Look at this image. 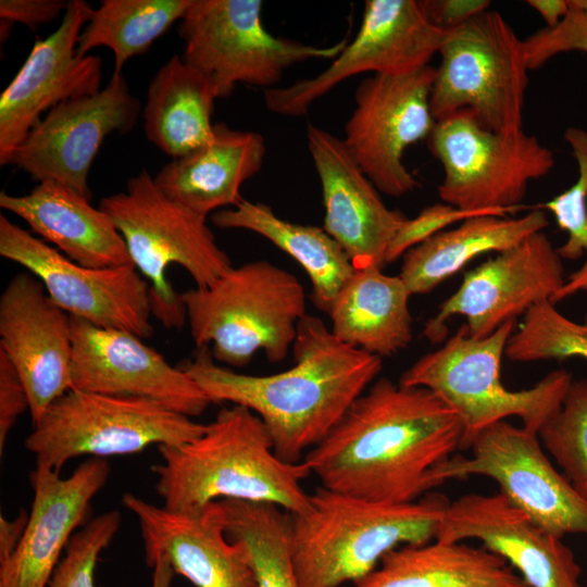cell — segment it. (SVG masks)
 <instances>
[{
	"mask_svg": "<svg viewBox=\"0 0 587 587\" xmlns=\"http://www.w3.org/2000/svg\"><path fill=\"white\" fill-rule=\"evenodd\" d=\"M462 438L458 414L435 392L380 377L303 461L327 489L409 503L438 487L435 473Z\"/></svg>",
	"mask_w": 587,
	"mask_h": 587,
	"instance_id": "1",
	"label": "cell"
},
{
	"mask_svg": "<svg viewBox=\"0 0 587 587\" xmlns=\"http://www.w3.org/2000/svg\"><path fill=\"white\" fill-rule=\"evenodd\" d=\"M294 366L271 375L237 373L199 348L182 369L213 403L248 408L263 422L276 455L299 463L320 445L372 385L382 359L340 341L315 315L298 324Z\"/></svg>",
	"mask_w": 587,
	"mask_h": 587,
	"instance_id": "2",
	"label": "cell"
},
{
	"mask_svg": "<svg viewBox=\"0 0 587 587\" xmlns=\"http://www.w3.org/2000/svg\"><path fill=\"white\" fill-rule=\"evenodd\" d=\"M158 450L162 463L151 469L167 510L196 512L226 499L268 502L292 515L311 508L302 487L309 466L280 460L261 419L243 405L221 409L199 437Z\"/></svg>",
	"mask_w": 587,
	"mask_h": 587,
	"instance_id": "3",
	"label": "cell"
},
{
	"mask_svg": "<svg viewBox=\"0 0 587 587\" xmlns=\"http://www.w3.org/2000/svg\"><path fill=\"white\" fill-rule=\"evenodd\" d=\"M311 508L292 515L291 546L301 587H342L366 577L388 552L435 539L450 503L428 492L401 504L375 502L319 486Z\"/></svg>",
	"mask_w": 587,
	"mask_h": 587,
	"instance_id": "4",
	"label": "cell"
},
{
	"mask_svg": "<svg viewBox=\"0 0 587 587\" xmlns=\"http://www.w3.org/2000/svg\"><path fill=\"white\" fill-rule=\"evenodd\" d=\"M124 238L134 266L149 282L152 315L167 329L187 321L180 294L166 278L171 264L184 267L196 287L212 285L232 267L202 216L165 195L146 168L126 189L103 197L98 205Z\"/></svg>",
	"mask_w": 587,
	"mask_h": 587,
	"instance_id": "5",
	"label": "cell"
},
{
	"mask_svg": "<svg viewBox=\"0 0 587 587\" xmlns=\"http://www.w3.org/2000/svg\"><path fill=\"white\" fill-rule=\"evenodd\" d=\"M516 321L488 337L474 338L461 326L440 348L422 355L399 384L435 392L458 414L463 426L461 450L491 425L516 416L522 427L538 436L560 409L572 382L566 370H554L528 389L510 390L501 382V360Z\"/></svg>",
	"mask_w": 587,
	"mask_h": 587,
	"instance_id": "6",
	"label": "cell"
},
{
	"mask_svg": "<svg viewBox=\"0 0 587 587\" xmlns=\"http://www.w3.org/2000/svg\"><path fill=\"white\" fill-rule=\"evenodd\" d=\"M193 342L216 362L245 366L258 351L283 361L305 313V292L290 272L265 260L233 266L212 285L180 294Z\"/></svg>",
	"mask_w": 587,
	"mask_h": 587,
	"instance_id": "7",
	"label": "cell"
},
{
	"mask_svg": "<svg viewBox=\"0 0 587 587\" xmlns=\"http://www.w3.org/2000/svg\"><path fill=\"white\" fill-rule=\"evenodd\" d=\"M446 32L430 90L434 118L469 110L490 130L523 129L529 83L524 40L489 10Z\"/></svg>",
	"mask_w": 587,
	"mask_h": 587,
	"instance_id": "8",
	"label": "cell"
},
{
	"mask_svg": "<svg viewBox=\"0 0 587 587\" xmlns=\"http://www.w3.org/2000/svg\"><path fill=\"white\" fill-rule=\"evenodd\" d=\"M205 426L151 399L71 389L33 425L25 447L36 464L60 473L82 455L103 459L151 445H182L199 437Z\"/></svg>",
	"mask_w": 587,
	"mask_h": 587,
	"instance_id": "9",
	"label": "cell"
},
{
	"mask_svg": "<svg viewBox=\"0 0 587 587\" xmlns=\"http://www.w3.org/2000/svg\"><path fill=\"white\" fill-rule=\"evenodd\" d=\"M427 147L444 170L442 202L502 216L522 209L528 184L554 166L553 152L536 136L490 130L469 110L436 121Z\"/></svg>",
	"mask_w": 587,
	"mask_h": 587,
	"instance_id": "10",
	"label": "cell"
},
{
	"mask_svg": "<svg viewBox=\"0 0 587 587\" xmlns=\"http://www.w3.org/2000/svg\"><path fill=\"white\" fill-rule=\"evenodd\" d=\"M261 0H192L178 22L183 59L203 74L217 99L237 84L274 88L290 66L314 59L334 60L347 45H304L274 36L262 23Z\"/></svg>",
	"mask_w": 587,
	"mask_h": 587,
	"instance_id": "11",
	"label": "cell"
},
{
	"mask_svg": "<svg viewBox=\"0 0 587 587\" xmlns=\"http://www.w3.org/2000/svg\"><path fill=\"white\" fill-rule=\"evenodd\" d=\"M446 33L428 21L420 0H366L353 40L317 75L264 89L265 107L282 116H302L315 101L352 76L402 75L421 70L439 52Z\"/></svg>",
	"mask_w": 587,
	"mask_h": 587,
	"instance_id": "12",
	"label": "cell"
},
{
	"mask_svg": "<svg viewBox=\"0 0 587 587\" xmlns=\"http://www.w3.org/2000/svg\"><path fill=\"white\" fill-rule=\"evenodd\" d=\"M470 457L453 454L435 473L437 486L472 475L494 479L500 492L547 533L587 535V498L552 465L538 436L505 421L483 430Z\"/></svg>",
	"mask_w": 587,
	"mask_h": 587,
	"instance_id": "13",
	"label": "cell"
},
{
	"mask_svg": "<svg viewBox=\"0 0 587 587\" xmlns=\"http://www.w3.org/2000/svg\"><path fill=\"white\" fill-rule=\"evenodd\" d=\"M435 74L436 67L427 65L402 75H371L355 89L342 140L365 176L387 196L399 198L420 187L403 154L427 140L436 124L429 102Z\"/></svg>",
	"mask_w": 587,
	"mask_h": 587,
	"instance_id": "14",
	"label": "cell"
},
{
	"mask_svg": "<svg viewBox=\"0 0 587 587\" xmlns=\"http://www.w3.org/2000/svg\"><path fill=\"white\" fill-rule=\"evenodd\" d=\"M0 254L38 278L50 300L70 316L140 338L153 335L150 286L134 265L83 266L4 214L0 215Z\"/></svg>",
	"mask_w": 587,
	"mask_h": 587,
	"instance_id": "15",
	"label": "cell"
},
{
	"mask_svg": "<svg viewBox=\"0 0 587 587\" xmlns=\"http://www.w3.org/2000/svg\"><path fill=\"white\" fill-rule=\"evenodd\" d=\"M140 113L121 73L95 93L66 100L46 113L12 151L13 165L40 182L55 180L91 199L88 175L104 139L129 132Z\"/></svg>",
	"mask_w": 587,
	"mask_h": 587,
	"instance_id": "16",
	"label": "cell"
},
{
	"mask_svg": "<svg viewBox=\"0 0 587 587\" xmlns=\"http://www.w3.org/2000/svg\"><path fill=\"white\" fill-rule=\"evenodd\" d=\"M563 275L557 249L544 232L535 233L465 273L460 287L427 321L423 336L432 344L442 341L448 320L462 315L470 336L488 337L534 305L550 301L564 285Z\"/></svg>",
	"mask_w": 587,
	"mask_h": 587,
	"instance_id": "17",
	"label": "cell"
},
{
	"mask_svg": "<svg viewBox=\"0 0 587 587\" xmlns=\"http://www.w3.org/2000/svg\"><path fill=\"white\" fill-rule=\"evenodd\" d=\"M74 390L151 399L188 417L213 403L182 367L133 333L70 316Z\"/></svg>",
	"mask_w": 587,
	"mask_h": 587,
	"instance_id": "18",
	"label": "cell"
},
{
	"mask_svg": "<svg viewBox=\"0 0 587 587\" xmlns=\"http://www.w3.org/2000/svg\"><path fill=\"white\" fill-rule=\"evenodd\" d=\"M93 8L71 0L58 28L37 39L21 68L0 96V164L55 105L101 89L102 60L79 55V35Z\"/></svg>",
	"mask_w": 587,
	"mask_h": 587,
	"instance_id": "19",
	"label": "cell"
},
{
	"mask_svg": "<svg viewBox=\"0 0 587 587\" xmlns=\"http://www.w3.org/2000/svg\"><path fill=\"white\" fill-rule=\"evenodd\" d=\"M0 350L25 385L34 425L71 390L73 342L70 315L29 272L14 275L1 294Z\"/></svg>",
	"mask_w": 587,
	"mask_h": 587,
	"instance_id": "20",
	"label": "cell"
},
{
	"mask_svg": "<svg viewBox=\"0 0 587 587\" xmlns=\"http://www.w3.org/2000/svg\"><path fill=\"white\" fill-rule=\"evenodd\" d=\"M110 471L101 458L82 462L67 477L36 464L27 524L13 553L0 563V587H48L72 537L90 520L92 499Z\"/></svg>",
	"mask_w": 587,
	"mask_h": 587,
	"instance_id": "21",
	"label": "cell"
},
{
	"mask_svg": "<svg viewBox=\"0 0 587 587\" xmlns=\"http://www.w3.org/2000/svg\"><path fill=\"white\" fill-rule=\"evenodd\" d=\"M307 145L322 188L323 228L355 270L382 268L392 239L408 217L384 203L341 138L309 124Z\"/></svg>",
	"mask_w": 587,
	"mask_h": 587,
	"instance_id": "22",
	"label": "cell"
},
{
	"mask_svg": "<svg viewBox=\"0 0 587 587\" xmlns=\"http://www.w3.org/2000/svg\"><path fill=\"white\" fill-rule=\"evenodd\" d=\"M435 539L482 541L516 569L528 587H582L573 551L501 492L466 494L450 502Z\"/></svg>",
	"mask_w": 587,
	"mask_h": 587,
	"instance_id": "23",
	"label": "cell"
},
{
	"mask_svg": "<svg viewBox=\"0 0 587 587\" xmlns=\"http://www.w3.org/2000/svg\"><path fill=\"white\" fill-rule=\"evenodd\" d=\"M123 505L138 520L148 566L163 557L196 587H257L242 546L224 529L218 501L183 513L124 494Z\"/></svg>",
	"mask_w": 587,
	"mask_h": 587,
	"instance_id": "24",
	"label": "cell"
},
{
	"mask_svg": "<svg viewBox=\"0 0 587 587\" xmlns=\"http://www.w3.org/2000/svg\"><path fill=\"white\" fill-rule=\"evenodd\" d=\"M0 208L24 220L42 240L83 266L134 265L110 216L61 183L40 182L21 196L1 191Z\"/></svg>",
	"mask_w": 587,
	"mask_h": 587,
	"instance_id": "25",
	"label": "cell"
},
{
	"mask_svg": "<svg viewBox=\"0 0 587 587\" xmlns=\"http://www.w3.org/2000/svg\"><path fill=\"white\" fill-rule=\"evenodd\" d=\"M265 154L266 145L260 133L215 123L208 143L172 159L153 178L170 198L207 217L243 200L240 188L259 173Z\"/></svg>",
	"mask_w": 587,
	"mask_h": 587,
	"instance_id": "26",
	"label": "cell"
},
{
	"mask_svg": "<svg viewBox=\"0 0 587 587\" xmlns=\"http://www.w3.org/2000/svg\"><path fill=\"white\" fill-rule=\"evenodd\" d=\"M411 296L399 275L379 267L355 270L328 313L330 330L350 347L391 357L412 340Z\"/></svg>",
	"mask_w": 587,
	"mask_h": 587,
	"instance_id": "27",
	"label": "cell"
},
{
	"mask_svg": "<svg viewBox=\"0 0 587 587\" xmlns=\"http://www.w3.org/2000/svg\"><path fill=\"white\" fill-rule=\"evenodd\" d=\"M549 225L546 212L535 208L520 216L479 215L441 230L408 250L399 276L411 295L427 294L469 262L487 252H501Z\"/></svg>",
	"mask_w": 587,
	"mask_h": 587,
	"instance_id": "28",
	"label": "cell"
},
{
	"mask_svg": "<svg viewBox=\"0 0 587 587\" xmlns=\"http://www.w3.org/2000/svg\"><path fill=\"white\" fill-rule=\"evenodd\" d=\"M353 587H528L508 562L485 548L436 540L385 554Z\"/></svg>",
	"mask_w": 587,
	"mask_h": 587,
	"instance_id": "29",
	"label": "cell"
},
{
	"mask_svg": "<svg viewBox=\"0 0 587 587\" xmlns=\"http://www.w3.org/2000/svg\"><path fill=\"white\" fill-rule=\"evenodd\" d=\"M211 221L218 228L255 233L295 259L311 280L312 302L324 313L330 312L355 272L344 249L324 228L283 220L266 203L243 199L234 208L212 213Z\"/></svg>",
	"mask_w": 587,
	"mask_h": 587,
	"instance_id": "30",
	"label": "cell"
},
{
	"mask_svg": "<svg viewBox=\"0 0 587 587\" xmlns=\"http://www.w3.org/2000/svg\"><path fill=\"white\" fill-rule=\"evenodd\" d=\"M217 99L209 79L177 54L152 77L142 109L147 139L176 159L208 143Z\"/></svg>",
	"mask_w": 587,
	"mask_h": 587,
	"instance_id": "31",
	"label": "cell"
},
{
	"mask_svg": "<svg viewBox=\"0 0 587 587\" xmlns=\"http://www.w3.org/2000/svg\"><path fill=\"white\" fill-rule=\"evenodd\" d=\"M192 0H102L93 9L77 43L79 55L98 47L110 48L114 72L141 53L179 22Z\"/></svg>",
	"mask_w": 587,
	"mask_h": 587,
	"instance_id": "32",
	"label": "cell"
},
{
	"mask_svg": "<svg viewBox=\"0 0 587 587\" xmlns=\"http://www.w3.org/2000/svg\"><path fill=\"white\" fill-rule=\"evenodd\" d=\"M218 502L225 534L245 549L257 587H301L292 559V515L268 502Z\"/></svg>",
	"mask_w": 587,
	"mask_h": 587,
	"instance_id": "33",
	"label": "cell"
},
{
	"mask_svg": "<svg viewBox=\"0 0 587 587\" xmlns=\"http://www.w3.org/2000/svg\"><path fill=\"white\" fill-rule=\"evenodd\" d=\"M564 139L576 160L578 177L566 190L537 208L551 212L559 227L567 233V241L557 249L560 258L578 260L585 254L586 259L552 297L553 304L579 291L587 292V132L569 127Z\"/></svg>",
	"mask_w": 587,
	"mask_h": 587,
	"instance_id": "34",
	"label": "cell"
},
{
	"mask_svg": "<svg viewBox=\"0 0 587 587\" xmlns=\"http://www.w3.org/2000/svg\"><path fill=\"white\" fill-rule=\"evenodd\" d=\"M504 355L513 362L570 358L587 361V312L584 322L577 323L561 314L550 301L534 305L510 336Z\"/></svg>",
	"mask_w": 587,
	"mask_h": 587,
	"instance_id": "35",
	"label": "cell"
},
{
	"mask_svg": "<svg viewBox=\"0 0 587 587\" xmlns=\"http://www.w3.org/2000/svg\"><path fill=\"white\" fill-rule=\"evenodd\" d=\"M538 437L563 475L587 498V378L572 379L560 409Z\"/></svg>",
	"mask_w": 587,
	"mask_h": 587,
	"instance_id": "36",
	"label": "cell"
},
{
	"mask_svg": "<svg viewBox=\"0 0 587 587\" xmlns=\"http://www.w3.org/2000/svg\"><path fill=\"white\" fill-rule=\"evenodd\" d=\"M118 511H107L79 528L68 542L48 587H96V567L121 525Z\"/></svg>",
	"mask_w": 587,
	"mask_h": 587,
	"instance_id": "37",
	"label": "cell"
},
{
	"mask_svg": "<svg viewBox=\"0 0 587 587\" xmlns=\"http://www.w3.org/2000/svg\"><path fill=\"white\" fill-rule=\"evenodd\" d=\"M570 12L554 27H545L524 40L529 71L537 70L553 57L569 51L587 53V11L570 0Z\"/></svg>",
	"mask_w": 587,
	"mask_h": 587,
	"instance_id": "38",
	"label": "cell"
},
{
	"mask_svg": "<svg viewBox=\"0 0 587 587\" xmlns=\"http://www.w3.org/2000/svg\"><path fill=\"white\" fill-rule=\"evenodd\" d=\"M479 215L502 216L490 211H469L448 203L425 207L415 217L407 218L392 239L386 254V263L402 257L408 250L444 230L452 223Z\"/></svg>",
	"mask_w": 587,
	"mask_h": 587,
	"instance_id": "39",
	"label": "cell"
},
{
	"mask_svg": "<svg viewBox=\"0 0 587 587\" xmlns=\"http://www.w3.org/2000/svg\"><path fill=\"white\" fill-rule=\"evenodd\" d=\"M29 410L25 385L9 358L0 350V453L18 416Z\"/></svg>",
	"mask_w": 587,
	"mask_h": 587,
	"instance_id": "40",
	"label": "cell"
},
{
	"mask_svg": "<svg viewBox=\"0 0 587 587\" xmlns=\"http://www.w3.org/2000/svg\"><path fill=\"white\" fill-rule=\"evenodd\" d=\"M67 4L63 0H1L0 17L4 23H21L36 30L64 14Z\"/></svg>",
	"mask_w": 587,
	"mask_h": 587,
	"instance_id": "41",
	"label": "cell"
},
{
	"mask_svg": "<svg viewBox=\"0 0 587 587\" xmlns=\"http://www.w3.org/2000/svg\"><path fill=\"white\" fill-rule=\"evenodd\" d=\"M428 21L442 30L454 29L488 10L487 0H420Z\"/></svg>",
	"mask_w": 587,
	"mask_h": 587,
	"instance_id": "42",
	"label": "cell"
},
{
	"mask_svg": "<svg viewBox=\"0 0 587 587\" xmlns=\"http://www.w3.org/2000/svg\"><path fill=\"white\" fill-rule=\"evenodd\" d=\"M29 512L21 510L14 520L0 516V563L15 550L24 534Z\"/></svg>",
	"mask_w": 587,
	"mask_h": 587,
	"instance_id": "43",
	"label": "cell"
},
{
	"mask_svg": "<svg viewBox=\"0 0 587 587\" xmlns=\"http://www.w3.org/2000/svg\"><path fill=\"white\" fill-rule=\"evenodd\" d=\"M526 3L545 20L546 27L558 25L571 10L570 0H528Z\"/></svg>",
	"mask_w": 587,
	"mask_h": 587,
	"instance_id": "44",
	"label": "cell"
},
{
	"mask_svg": "<svg viewBox=\"0 0 587 587\" xmlns=\"http://www.w3.org/2000/svg\"><path fill=\"white\" fill-rule=\"evenodd\" d=\"M152 569L151 587H172L174 570L163 557L155 558L149 565Z\"/></svg>",
	"mask_w": 587,
	"mask_h": 587,
	"instance_id": "45",
	"label": "cell"
},
{
	"mask_svg": "<svg viewBox=\"0 0 587 587\" xmlns=\"http://www.w3.org/2000/svg\"><path fill=\"white\" fill-rule=\"evenodd\" d=\"M572 4L576 8L587 11V0H571Z\"/></svg>",
	"mask_w": 587,
	"mask_h": 587,
	"instance_id": "46",
	"label": "cell"
}]
</instances>
